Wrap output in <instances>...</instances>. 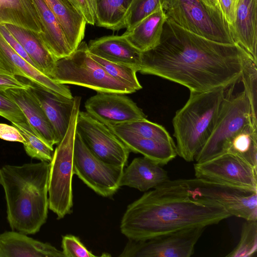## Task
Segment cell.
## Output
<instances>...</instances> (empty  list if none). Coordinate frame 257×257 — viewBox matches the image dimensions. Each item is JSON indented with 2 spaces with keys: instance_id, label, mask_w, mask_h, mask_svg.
Listing matches in <instances>:
<instances>
[{
  "instance_id": "8d00e7d4",
  "label": "cell",
  "mask_w": 257,
  "mask_h": 257,
  "mask_svg": "<svg viewBox=\"0 0 257 257\" xmlns=\"http://www.w3.org/2000/svg\"><path fill=\"white\" fill-rule=\"evenodd\" d=\"M62 247L65 257L96 256L87 249L78 237L72 235L63 236Z\"/></svg>"
},
{
  "instance_id": "277c9868",
  "label": "cell",
  "mask_w": 257,
  "mask_h": 257,
  "mask_svg": "<svg viewBox=\"0 0 257 257\" xmlns=\"http://www.w3.org/2000/svg\"><path fill=\"white\" fill-rule=\"evenodd\" d=\"M225 89L218 87L203 92H190L185 104L173 119L177 155L192 162L215 126Z\"/></svg>"
},
{
  "instance_id": "e575fe53",
  "label": "cell",
  "mask_w": 257,
  "mask_h": 257,
  "mask_svg": "<svg viewBox=\"0 0 257 257\" xmlns=\"http://www.w3.org/2000/svg\"><path fill=\"white\" fill-rule=\"evenodd\" d=\"M257 63L251 62L243 70L240 80L244 92L249 102L251 111V120L253 126L257 128L256 120V84Z\"/></svg>"
},
{
  "instance_id": "7c38bea8",
  "label": "cell",
  "mask_w": 257,
  "mask_h": 257,
  "mask_svg": "<svg viewBox=\"0 0 257 257\" xmlns=\"http://www.w3.org/2000/svg\"><path fill=\"white\" fill-rule=\"evenodd\" d=\"M76 133L97 158L110 164L124 167L130 150L110 130L88 113L79 111Z\"/></svg>"
},
{
  "instance_id": "8fae6325",
  "label": "cell",
  "mask_w": 257,
  "mask_h": 257,
  "mask_svg": "<svg viewBox=\"0 0 257 257\" xmlns=\"http://www.w3.org/2000/svg\"><path fill=\"white\" fill-rule=\"evenodd\" d=\"M205 228L184 229L144 240L129 239L119 256L189 257Z\"/></svg>"
},
{
  "instance_id": "d6986e66",
  "label": "cell",
  "mask_w": 257,
  "mask_h": 257,
  "mask_svg": "<svg viewBox=\"0 0 257 257\" xmlns=\"http://www.w3.org/2000/svg\"><path fill=\"white\" fill-rule=\"evenodd\" d=\"M169 180L167 171L161 165L144 156L135 158L123 169L119 185L144 192L154 189Z\"/></svg>"
},
{
  "instance_id": "cb8c5ba5",
  "label": "cell",
  "mask_w": 257,
  "mask_h": 257,
  "mask_svg": "<svg viewBox=\"0 0 257 257\" xmlns=\"http://www.w3.org/2000/svg\"><path fill=\"white\" fill-rule=\"evenodd\" d=\"M4 25L21 44L36 67L50 78L56 59L39 33L12 24Z\"/></svg>"
},
{
  "instance_id": "484cf974",
  "label": "cell",
  "mask_w": 257,
  "mask_h": 257,
  "mask_svg": "<svg viewBox=\"0 0 257 257\" xmlns=\"http://www.w3.org/2000/svg\"><path fill=\"white\" fill-rule=\"evenodd\" d=\"M167 19L163 9L146 17L122 35L141 52L153 49L159 43Z\"/></svg>"
},
{
  "instance_id": "d590c367",
  "label": "cell",
  "mask_w": 257,
  "mask_h": 257,
  "mask_svg": "<svg viewBox=\"0 0 257 257\" xmlns=\"http://www.w3.org/2000/svg\"><path fill=\"white\" fill-rule=\"evenodd\" d=\"M0 116L14 124L29 123L24 113L11 98L0 91Z\"/></svg>"
},
{
  "instance_id": "74e56055",
  "label": "cell",
  "mask_w": 257,
  "mask_h": 257,
  "mask_svg": "<svg viewBox=\"0 0 257 257\" xmlns=\"http://www.w3.org/2000/svg\"><path fill=\"white\" fill-rule=\"evenodd\" d=\"M86 24L94 25L96 23L95 0H72Z\"/></svg>"
},
{
  "instance_id": "30bf717a",
  "label": "cell",
  "mask_w": 257,
  "mask_h": 257,
  "mask_svg": "<svg viewBox=\"0 0 257 257\" xmlns=\"http://www.w3.org/2000/svg\"><path fill=\"white\" fill-rule=\"evenodd\" d=\"M184 179L196 197L218 203L231 216L245 220H257V190L202 178Z\"/></svg>"
},
{
  "instance_id": "ba28073f",
  "label": "cell",
  "mask_w": 257,
  "mask_h": 257,
  "mask_svg": "<svg viewBox=\"0 0 257 257\" xmlns=\"http://www.w3.org/2000/svg\"><path fill=\"white\" fill-rule=\"evenodd\" d=\"M250 123L251 107L244 91L233 96L228 92L212 132L195 161L203 162L226 153L233 138Z\"/></svg>"
},
{
  "instance_id": "3957f363",
  "label": "cell",
  "mask_w": 257,
  "mask_h": 257,
  "mask_svg": "<svg viewBox=\"0 0 257 257\" xmlns=\"http://www.w3.org/2000/svg\"><path fill=\"white\" fill-rule=\"evenodd\" d=\"M49 171L50 162L47 161L6 165L0 169L7 220L13 230L33 234L46 222Z\"/></svg>"
},
{
  "instance_id": "ac0fdd59",
  "label": "cell",
  "mask_w": 257,
  "mask_h": 257,
  "mask_svg": "<svg viewBox=\"0 0 257 257\" xmlns=\"http://www.w3.org/2000/svg\"><path fill=\"white\" fill-rule=\"evenodd\" d=\"M0 257H65L62 251L15 230L0 233Z\"/></svg>"
},
{
  "instance_id": "4fadbf2b",
  "label": "cell",
  "mask_w": 257,
  "mask_h": 257,
  "mask_svg": "<svg viewBox=\"0 0 257 257\" xmlns=\"http://www.w3.org/2000/svg\"><path fill=\"white\" fill-rule=\"evenodd\" d=\"M195 178L257 190V169L240 157L226 152L194 164Z\"/></svg>"
},
{
  "instance_id": "8992f818",
  "label": "cell",
  "mask_w": 257,
  "mask_h": 257,
  "mask_svg": "<svg viewBox=\"0 0 257 257\" xmlns=\"http://www.w3.org/2000/svg\"><path fill=\"white\" fill-rule=\"evenodd\" d=\"M50 78L58 83L79 85L97 92L126 94L136 91L111 77L91 57L85 42L69 56L56 60Z\"/></svg>"
},
{
  "instance_id": "52a82bcc",
  "label": "cell",
  "mask_w": 257,
  "mask_h": 257,
  "mask_svg": "<svg viewBox=\"0 0 257 257\" xmlns=\"http://www.w3.org/2000/svg\"><path fill=\"white\" fill-rule=\"evenodd\" d=\"M163 10L167 19L186 31L213 41L234 43L220 8L202 0H166Z\"/></svg>"
},
{
  "instance_id": "603a6c76",
  "label": "cell",
  "mask_w": 257,
  "mask_h": 257,
  "mask_svg": "<svg viewBox=\"0 0 257 257\" xmlns=\"http://www.w3.org/2000/svg\"><path fill=\"white\" fill-rule=\"evenodd\" d=\"M44 1L60 24L73 52L84 37V18L72 0Z\"/></svg>"
},
{
  "instance_id": "f1b7e54d",
  "label": "cell",
  "mask_w": 257,
  "mask_h": 257,
  "mask_svg": "<svg viewBox=\"0 0 257 257\" xmlns=\"http://www.w3.org/2000/svg\"><path fill=\"white\" fill-rule=\"evenodd\" d=\"M226 152L233 154L257 169V128L247 124L231 141Z\"/></svg>"
},
{
  "instance_id": "83f0119b",
  "label": "cell",
  "mask_w": 257,
  "mask_h": 257,
  "mask_svg": "<svg viewBox=\"0 0 257 257\" xmlns=\"http://www.w3.org/2000/svg\"><path fill=\"white\" fill-rule=\"evenodd\" d=\"M133 1L95 0V25L113 31L126 28L127 16Z\"/></svg>"
},
{
  "instance_id": "9c48e42d",
  "label": "cell",
  "mask_w": 257,
  "mask_h": 257,
  "mask_svg": "<svg viewBox=\"0 0 257 257\" xmlns=\"http://www.w3.org/2000/svg\"><path fill=\"white\" fill-rule=\"evenodd\" d=\"M124 167L106 163L95 156L76 133L73 171L87 186L104 197L112 196L120 187Z\"/></svg>"
},
{
  "instance_id": "f35d334b",
  "label": "cell",
  "mask_w": 257,
  "mask_h": 257,
  "mask_svg": "<svg viewBox=\"0 0 257 257\" xmlns=\"http://www.w3.org/2000/svg\"><path fill=\"white\" fill-rule=\"evenodd\" d=\"M30 85L19 80L16 76L0 67V91L12 88L28 89Z\"/></svg>"
},
{
  "instance_id": "44dd1931",
  "label": "cell",
  "mask_w": 257,
  "mask_h": 257,
  "mask_svg": "<svg viewBox=\"0 0 257 257\" xmlns=\"http://www.w3.org/2000/svg\"><path fill=\"white\" fill-rule=\"evenodd\" d=\"M87 47L91 54L111 62L135 67L139 71L141 52L122 35L106 36L91 40Z\"/></svg>"
},
{
  "instance_id": "9a60e30c",
  "label": "cell",
  "mask_w": 257,
  "mask_h": 257,
  "mask_svg": "<svg viewBox=\"0 0 257 257\" xmlns=\"http://www.w3.org/2000/svg\"><path fill=\"white\" fill-rule=\"evenodd\" d=\"M0 67L46 90L67 98L74 97L68 86L57 83L26 60L9 45L1 33Z\"/></svg>"
},
{
  "instance_id": "1f68e13d",
  "label": "cell",
  "mask_w": 257,
  "mask_h": 257,
  "mask_svg": "<svg viewBox=\"0 0 257 257\" xmlns=\"http://www.w3.org/2000/svg\"><path fill=\"white\" fill-rule=\"evenodd\" d=\"M115 125L142 137L175 143L165 127L161 125L150 121L147 118L133 120Z\"/></svg>"
},
{
  "instance_id": "ab89813d",
  "label": "cell",
  "mask_w": 257,
  "mask_h": 257,
  "mask_svg": "<svg viewBox=\"0 0 257 257\" xmlns=\"http://www.w3.org/2000/svg\"><path fill=\"white\" fill-rule=\"evenodd\" d=\"M0 33L6 41L16 52L36 67L33 61L27 54L22 46L4 24H0Z\"/></svg>"
},
{
  "instance_id": "7bdbcfd3",
  "label": "cell",
  "mask_w": 257,
  "mask_h": 257,
  "mask_svg": "<svg viewBox=\"0 0 257 257\" xmlns=\"http://www.w3.org/2000/svg\"><path fill=\"white\" fill-rule=\"evenodd\" d=\"M205 4L213 8H220L218 0H202Z\"/></svg>"
},
{
  "instance_id": "2e32d148",
  "label": "cell",
  "mask_w": 257,
  "mask_h": 257,
  "mask_svg": "<svg viewBox=\"0 0 257 257\" xmlns=\"http://www.w3.org/2000/svg\"><path fill=\"white\" fill-rule=\"evenodd\" d=\"M4 92L22 110L34 133L53 148V146L56 145L54 130L30 87L12 88Z\"/></svg>"
},
{
  "instance_id": "d6a6232c",
  "label": "cell",
  "mask_w": 257,
  "mask_h": 257,
  "mask_svg": "<svg viewBox=\"0 0 257 257\" xmlns=\"http://www.w3.org/2000/svg\"><path fill=\"white\" fill-rule=\"evenodd\" d=\"M257 251V220H245L243 224L239 241L226 256L252 257Z\"/></svg>"
},
{
  "instance_id": "836d02e7",
  "label": "cell",
  "mask_w": 257,
  "mask_h": 257,
  "mask_svg": "<svg viewBox=\"0 0 257 257\" xmlns=\"http://www.w3.org/2000/svg\"><path fill=\"white\" fill-rule=\"evenodd\" d=\"M166 0H134L126 21V30L160 9H164Z\"/></svg>"
},
{
  "instance_id": "7a4b0ae2",
  "label": "cell",
  "mask_w": 257,
  "mask_h": 257,
  "mask_svg": "<svg viewBox=\"0 0 257 257\" xmlns=\"http://www.w3.org/2000/svg\"><path fill=\"white\" fill-rule=\"evenodd\" d=\"M231 215L222 205L195 196L184 179L168 180L127 206L122 234L144 240L182 229L218 224Z\"/></svg>"
},
{
  "instance_id": "4dcf8cb0",
  "label": "cell",
  "mask_w": 257,
  "mask_h": 257,
  "mask_svg": "<svg viewBox=\"0 0 257 257\" xmlns=\"http://www.w3.org/2000/svg\"><path fill=\"white\" fill-rule=\"evenodd\" d=\"M91 57L99 63L105 71L113 78L135 90L142 88L138 80L136 73L138 69L133 66L111 62L90 54Z\"/></svg>"
},
{
  "instance_id": "6da1fadb",
  "label": "cell",
  "mask_w": 257,
  "mask_h": 257,
  "mask_svg": "<svg viewBox=\"0 0 257 257\" xmlns=\"http://www.w3.org/2000/svg\"><path fill=\"white\" fill-rule=\"evenodd\" d=\"M252 61L257 63L238 44L208 40L167 18L159 44L141 53L139 72L203 92L234 85Z\"/></svg>"
},
{
  "instance_id": "f546056e",
  "label": "cell",
  "mask_w": 257,
  "mask_h": 257,
  "mask_svg": "<svg viewBox=\"0 0 257 257\" xmlns=\"http://www.w3.org/2000/svg\"><path fill=\"white\" fill-rule=\"evenodd\" d=\"M25 139L23 143L26 153L30 157L50 162L53 154V148L50 147L33 131L29 123L14 124Z\"/></svg>"
},
{
  "instance_id": "60d3db41",
  "label": "cell",
  "mask_w": 257,
  "mask_h": 257,
  "mask_svg": "<svg viewBox=\"0 0 257 257\" xmlns=\"http://www.w3.org/2000/svg\"><path fill=\"white\" fill-rule=\"evenodd\" d=\"M238 0H218L221 11L230 29L232 27Z\"/></svg>"
},
{
  "instance_id": "7402d4cb",
  "label": "cell",
  "mask_w": 257,
  "mask_h": 257,
  "mask_svg": "<svg viewBox=\"0 0 257 257\" xmlns=\"http://www.w3.org/2000/svg\"><path fill=\"white\" fill-rule=\"evenodd\" d=\"M257 0H238L234 24L230 29L234 43L257 62Z\"/></svg>"
},
{
  "instance_id": "b9f144b4",
  "label": "cell",
  "mask_w": 257,
  "mask_h": 257,
  "mask_svg": "<svg viewBox=\"0 0 257 257\" xmlns=\"http://www.w3.org/2000/svg\"><path fill=\"white\" fill-rule=\"evenodd\" d=\"M0 139L22 143L25 142L24 137L17 127L2 123H0Z\"/></svg>"
},
{
  "instance_id": "5b68a950",
  "label": "cell",
  "mask_w": 257,
  "mask_h": 257,
  "mask_svg": "<svg viewBox=\"0 0 257 257\" xmlns=\"http://www.w3.org/2000/svg\"><path fill=\"white\" fill-rule=\"evenodd\" d=\"M81 99L80 96L74 97V106L67 132L57 144L50 162L49 208L56 214L59 219L70 213L73 206V150Z\"/></svg>"
},
{
  "instance_id": "4316f807",
  "label": "cell",
  "mask_w": 257,
  "mask_h": 257,
  "mask_svg": "<svg viewBox=\"0 0 257 257\" xmlns=\"http://www.w3.org/2000/svg\"><path fill=\"white\" fill-rule=\"evenodd\" d=\"M9 24L37 33L42 32L33 0H0V24Z\"/></svg>"
},
{
  "instance_id": "ffe728a7",
  "label": "cell",
  "mask_w": 257,
  "mask_h": 257,
  "mask_svg": "<svg viewBox=\"0 0 257 257\" xmlns=\"http://www.w3.org/2000/svg\"><path fill=\"white\" fill-rule=\"evenodd\" d=\"M107 126L130 151L141 154L161 166L167 164L177 155L175 143L142 137L116 125Z\"/></svg>"
},
{
  "instance_id": "e0dca14e",
  "label": "cell",
  "mask_w": 257,
  "mask_h": 257,
  "mask_svg": "<svg viewBox=\"0 0 257 257\" xmlns=\"http://www.w3.org/2000/svg\"><path fill=\"white\" fill-rule=\"evenodd\" d=\"M29 83L31 91L53 127L57 145L64 137L68 127L74 97L67 98L46 90L31 82Z\"/></svg>"
},
{
  "instance_id": "5bb4252c",
  "label": "cell",
  "mask_w": 257,
  "mask_h": 257,
  "mask_svg": "<svg viewBox=\"0 0 257 257\" xmlns=\"http://www.w3.org/2000/svg\"><path fill=\"white\" fill-rule=\"evenodd\" d=\"M124 94L97 92L85 101L86 112L107 126L147 118L143 110Z\"/></svg>"
},
{
  "instance_id": "d4e9b609",
  "label": "cell",
  "mask_w": 257,
  "mask_h": 257,
  "mask_svg": "<svg viewBox=\"0 0 257 257\" xmlns=\"http://www.w3.org/2000/svg\"><path fill=\"white\" fill-rule=\"evenodd\" d=\"M37 10L42 32L39 33L56 60L68 56L72 51L62 28L44 0H33Z\"/></svg>"
}]
</instances>
